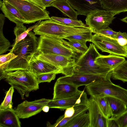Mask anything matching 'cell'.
I'll list each match as a JSON object with an SVG mask.
<instances>
[{
    "mask_svg": "<svg viewBox=\"0 0 127 127\" xmlns=\"http://www.w3.org/2000/svg\"><path fill=\"white\" fill-rule=\"evenodd\" d=\"M38 39L34 33L31 31L24 39L9 50V52L17 56L9 62L0 76L4 73L18 70H28L29 63L36 54Z\"/></svg>",
    "mask_w": 127,
    "mask_h": 127,
    "instance_id": "obj_1",
    "label": "cell"
},
{
    "mask_svg": "<svg viewBox=\"0 0 127 127\" xmlns=\"http://www.w3.org/2000/svg\"><path fill=\"white\" fill-rule=\"evenodd\" d=\"M3 79L17 90L22 99L25 96L28 97L31 92L39 89L36 76L28 70L4 73L0 77V80Z\"/></svg>",
    "mask_w": 127,
    "mask_h": 127,
    "instance_id": "obj_2",
    "label": "cell"
},
{
    "mask_svg": "<svg viewBox=\"0 0 127 127\" xmlns=\"http://www.w3.org/2000/svg\"><path fill=\"white\" fill-rule=\"evenodd\" d=\"M35 35H47L56 38L64 39L69 36L93 32L88 26L74 27L60 24L52 19L47 20L39 22L33 30Z\"/></svg>",
    "mask_w": 127,
    "mask_h": 127,
    "instance_id": "obj_3",
    "label": "cell"
},
{
    "mask_svg": "<svg viewBox=\"0 0 127 127\" xmlns=\"http://www.w3.org/2000/svg\"><path fill=\"white\" fill-rule=\"evenodd\" d=\"M101 55L95 45L92 43H90L87 50L84 53L81 54L76 60V65L73 74H109L112 71V69L97 64L95 62L96 58Z\"/></svg>",
    "mask_w": 127,
    "mask_h": 127,
    "instance_id": "obj_4",
    "label": "cell"
},
{
    "mask_svg": "<svg viewBox=\"0 0 127 127\" xmlns=\"http://www.w3.org/2000/svg\"><path fill=\"white\" fill-rule=\"evenodd\" d=\"M63 39L49 35H40L38 39L36 54L51 53L77 59L81 54L66 45Z\"/></svg>",
    "mask_w": 127,
    "mask_h": 127,
    "instance_id": "obj_5",
    "label": "cell"
},
{
    "mask_svg": "<svg viewBox=\"0 0 127 127\" xmlns=\"http://www.w3.org/2000/svg\"><path fill=\"white\" fill-rule=\"evenodd\" d=\"M111 77L94 82L86 87L88 94L91 97L102 95L118 99L127 105V89L113 83Z\"/></svg>",
    "mask_w": 127,
    "mask_h": 127,
    "instance_id": "obj_6",
    "label": "cell"
},
{
    "mask_svg": "<svg viewBox=\"0 0 127 127\" xmlns=\"http://www.w3.org/2000/svg\"><path fill=\"white\" fill-rule=\"evenodd\" d=\"M12 5L20 13L26 24L51 20L49 13L38 5L27 0H3Z\"/></svg>",
    "mask_w": 127,
    "mask_h": 127,
    "instance_id": "obj_7",
    "label": "cell"
},
{
    "mask_svg": "<svg viewBox=\"0 0 127 127\" xmlns=\"http://www.w3.org/2000/svg\"><path fill=\"white\" fill-rule=\"evenodd\" d=\"M34 57L55 67L65 76L72 74L76 65L75 59L61 55L51 53L37 54Z\"/></svg>",
    "mask_w": 127,
    "mask_h": 127,
    "instance_id": "obj_8",
    "label": "cell"
},
{
    "mask_svg": "<svg viewBox=\"0 0 127 127\" xmlns=\"http://www.w3.org/2000/svg\"><path fill=\"white\" fill-rule=\"evenodd\" d=\"M91 42L102 52L127 58V45H120L116 39L98 33L93 35Z\"/></svg>",
    "mask_w": 127,
    "mask_h": 127,
    "instance_id": "obj_9",
    "label": "cell"
},
{
    "mask_svg": "<svg viewBox=\"0 0 127 127\" xmlns=\"http://www.w3.org/2000/svg\"><path fill=\"white\" fill-rule=\"evenodd\" d=\"M115 15L104 9L93 10L89 13L85 19L86 25L93 31L96 32L109 27L115 18Z\"/></svg>",
    "mask_w": 127,
    "mask_h": 127,
    "instance_id": "obj_10",
    "label": "cell"
},
{
    "mask_svg": "<svg viewBox=\"0 0 127 127\" xmlns=\"http://www.w3.org/2000/svg\"><path fill=\"white\" fill-rule=\"evenodd\" d=\"M112 71L107 74L74 73L70 75L60 77L57 80L61 82L67 83L78 88L82 86H87L98 81L109 77H111Z\"/></svg>",
    "mask_w": 127,
    "mask_h": 127,
    "instance_id": "obj_11",
    "label": "cell"
},
{
    "mask_svg": "<svg viewBox=\"0 0 127 127\" xmlns=\"http://www.w3.org/2000/svg\"><path fill=\"white\" fill-rule=\"evenodd\" d=\"M50 100L42 98L32 101L25 100L18 104L14 110L19 118H28L40 112Z\"/></svg>",
    "mask_w": 127,
    "mask_h": 127,
    "instance_id": "obj_12",
    "label": "cell"
},
{
    "mask_svg": "<svg viewBox=\"0 0 127 127\" xmlns=\"http://www.w3.org/2000/svg\"><path fill=\"white\" fill-rule=\"evenodd\" d=\"M88 99L84 90L80 91L75 95L68 97L57 99H50L47 105L50 108L64 110L69 107L87 104Z\"/></svg>",
    "mask_w": 127,
    "mask_h": 127,
    "instance_id": "obj_13",
    "label": "cell"
},
{
    "mask_svg": "<svg viewBox=\"0 0 127 127\" xmlns=\"http://www.w3.org/2000/svg\"><path fill=\"white\" fill-rule=\"evenodd\" d=\"M87 104L80 105L68 108L66 109L64 114L57 120L56 122L51 124L49 122L46 124L48 127H64L67 123L75 119L81 114L88 111Z\"/></svg>",
    "mask_w": 127,
    "mask_h": 127,
    "instance_id": "obj_14",
    "label": "cell"
},
{
    "mask_svg": "<svg viewBox=\"0 0 127 127\" xmlns=\"http://www.w3.org/2000/svg\"><path fill=\"white\" fill-rule=\"evenodd\" d=\"M90 119V127H107V118L103 115L98 104L91 97L87 103Z\"/></svg>",
    "mask_w": 127,
    "mask_h": 127,
    "instance_id": "obj_15",
    "label": "cell"
},
{
    "mask_svg": "<svg viewBox=\"0 0 127 127\" xmlns=\"http://www.w3.org/2000/svg\"><path fill=\"white\" fill-rule=\"evenodd\" d=\"M78 15L87 16L91 11L102 9L101 0H66Z\"/></svg>",
    "mask_w": 127,
    "mask_h": 127,
    "instance_id": "obj_16",
    "label": "cell"
},
{
    "mask_svg": "<svg viewBox=\"0 0 127 127\" xmlns=\"http://www.w3.org/2000/svg\"><path fill=\"white\" fill-rule=\"evenodd\" d=\"M28 71L36 76L48 73H62L61 70L50 64L35 58L34 56L29 63Z\"/></svg>",
    "mask_w": 127,
    "mask_h": 127,
    "instance_id": "obj_17",
    "label": "cell"
},
{
    "mask_svg": "<svg viewBox=\"0 0 127 127\" xmlns=\"http://www.w3.org/2000/svg\"><path fill=\"white\" fill-rule=\"evenodd\" d=\"M80 90L72 84L56 81L54 87L52 99L64 98L73 96Z\"/></svg>",
    "mask_w": 127,
    "mask_h": 127,
    "instance_id": "obj_18",
    "label": "cell"
},
{
    "mask_svg": "<svg viewBox=\"0 0 127 127\" xmlns=\"http://www.w3.org/2000/svg\"><path fill=\"white\" fill-rule=\"evenodd\" d=\"M0 9L5 17L16 24H26V21L19 11L5 1L0 0Z\"/></svg>",
    "mask_w": 127,
    "mask_h": 127,
    "instance_id": "obj_19",
    "label": "cell"
},
{
    "mask_svg": "<svg viewBox=\"0 0 127 127\" xmlns=\"http://www.w3.org/2000/svg\"><path fill=\"white\" fill-rule=\"evenodd\" d=\"M19 118L12 108L0 111V127H20Z\"/></svg>",
    "mask_w": 127,
    "mask_h": 127,
    "instance_id": "obj_20",
    "label": "cell"
},
{
    "mask_svg": "<svg viewBox=\"0 0 127 127\" xmlns=\"http://www.w3.org/2000/svg\"><path fill=\"white\" fill-rule=\"evenodd\" d=\"M125 60L123 56L110 54L108 55H101L96 58L95 62L97 64L113 70Z\"/></svg>",
    "mask_w": 127,
    "mask_h": 127,
    "instance_id": "obj_21",
    "label": "cell"
},
{
    "mask_svg": "<svg viewBox=\"0 0 127 127\" xmlns=\"http://www.w3.org/2000/svg\"><path fill=\"white\" fill-rule=\"evenodd\" d=\"M102 8L115 15L127 11V0H101Z\"/></svg>",
    "mask_w": 127,
    "mask_h": 127,
    "instance_id": "obj_22",
    "label": "cell"
},
{
    "mask_svg": "<svg viewBox=\"0 0 127 127\" xmlns=\"http://www.w3.org/2000/svg\"><path fill=\"white\" fill-rule=\"evenodd\" d=\"M51 6L60 10L65 16L75 20H78V14L66 0H57L52 4Z\"/></svg>",
    "mask_w": 127,
    "mask_h": 127,
    "instance_id": "obj_23",
    "label": "cell"
},
{
    "mask_svg": "<svg viewBox=\"0 0 127 127\" xmlns=\"http://www.w3.org/2000/svg\"><path fill=\"white\" fill-rule=\"evenodd\" d=\"M105 97L108 102L111 111L112 115L111 118H115L127 109V105L120 100L110 96Z\"/></svg>",
    "mask_w": 127,
    "mask_h": 127,
    "instance_id": "obj_24",
    "label": "cell"
},
{
    "mask_svg": "<svg viewBox=\"0 0 127 127\" xmlns=\"http://www.w3.org/2000/svg\"><path fill=\"white\" fill-rule=\"evenodd\" d=\"M39 23L29 28L28 29L23 24H16L14 30V33L16 36L15 41L12 45V47L15 46L19 42L24 39L28 35L29 32L34 29Z\"/></svg>",
    "mask_w": 127,
    "mask_h": 127,
    "instance_id": "obj_25",
    "label": "cell"
},
{
    "mask_svg": "<svg viewBox=\"0 0 127 127\" xmlns=\"http://www.w3.org/2000/svg\"><path fill=\"white\" fill-rule=\"evenodd\" d=\"M111 77L114 80L127 82V60L113 69Z\"/></svg>",
    "mask_w": 127,
    "mask_h": 127,
    "instance_id": "obj_26",
    "label": "cell"
},
{
    "mask_svg": "<svg viewBox=\"0 0 127 127\" xmlns=\"http://www.w3.org/2000/svg\"><path fill=\"white\" fill-rule=\"evenodd\" d=\"M64 127H90V119L88 113H84L79 115Z\"/></svg>",
    "mask_w": 127,
    "mask_h": 127,
    "instance_id": "obj_27",
    "label": "cell"
},
{
    "mask_svg": "<svg viewBox=\"0 0 127 127\" xmlns=\"http://www.w3.org/2000/svg\"><path fill=\"white\" fill-rule=\"evenodd\" d=\"M91 97L96 102L104 116L107 118L111 117L112 115L111 111L108 102L105 96L101 95L97 97Z\"/></svg>",
    "mask_w": 127,
    "mask_h": 127,
    "instance_id": "obj_28",
    "label": "cell"
},
{
    "mask_svg": "<svg viewBox=\"0 0 127 127\" xmlns=\"http://www.w3.org/2000/svg\"><path fill=\"white\" fill-rule=\"evenodd\" d=\"M51 19L58 23L67 26L74 27H85L87 25L81 20H75L71 18L59 17L54 16Z\"/></svg>",
    "mask_w": 127,
    "mask_h": 127,
    "instance_id": "obj_29",
    "label": "cell"
},
{
    "mask_svg": "<svg viewBox=\"0 0 127 127\" xmlns=\"http://www.w3.org/2000/svg\"><path fill=\"white\" fill-rule=\"evenodd\" d=\"M93 33V32H87L68 36L64 39L68 40H73L81 43L85 46H87L86 42L87 41L91 42Z\"/></svg>",
    "mask_w": 127,
    "mask_h": 127,
    "instance_id": "obj_30",
    "label": "cell"
},
{
    "mask_svg": "<svg viewBox=\"0 0 127 127\" xmlns=\"http://www.w3.org/2000/svg\"><path fill=\"white\" fill-rule=\"evenodd\" d=\"M14 92V88L11 86L6 92L4 98L0 105V111L12 108V100Z\"/></svg>",
    "mask_w": 127,
    "mask_h": 127,
    "instance_id": "obj_31",
    "label": "cell"
},
{
    "mask_svg": "<svg viewBox=\"0 0 127 127\" xmlns=\"http://www.w3.org/2000/svg\"><path fill=\"white\" fill-rule=\"evenodd\" d=\"M17 56L13 53L9 52L0 56V74L1 75L9 62Z\"/></svg>",
    "mask_w": 127,
    "mask_h": 127,
    "instance_id": "obj_32",
    "label": "cell"
},
{
    "mask_svg": "<svg viewBox=\"0 0 127 127\" xmlns=\"http://www.w3.org/2000/svg\"><path fill=\"white\" fill-rule=\"evenodd\" d=\"M4 24L0 23V55H2L9 50L10 46V43L9 41L4 36L2 29Z\"/></svg>",
    "mask_w": 127,
    "mask_h": 127,
    "instance_id": "obj_33",
    "label": "cell"
},
{
    "mask_svg": "<svg viewBox=\"0 0 127 127\" xmlns=\"http://www.w3.org/2000/svg\"><path fill=\"white\" fill-rule=\"evenodd\" d=\"M63 40L66 45L72 48L81 54L85 53L88 49L87 46H85L81 43L73 40H70L68 41L64 39H63Z\"/></svg>",
    "mask_w": 127,
    "mask_h": 127,
    "instance_id": "obj_34",
    "label": "cell"
},
{
    "mask_svg": "<svg viewBox=\"0 0 127 127\" xmlns=\"http://www.w3.org/2000/svg\"><path fill=\"white\" fill-rule=\"evenodd\" d=\"M57 74L55 73H48L39 75L36 77L39 84L43 82L50 83L55 79Z\"/></svg>",
    "mask_w": 127,
    "mask_h": 127,
    "instance_id": "obj_35",
    "label": "cell"
},
{
    "mask_svg": "<svg viewBox=\"0 0 127 127\" xmlns=\"http://www.w3.org/2000/svg\"><path fill=\"white\" fill-rule=\"evenodd\" d=\"M115 118L119 127H127V108L122 114Z\"/></svg>",
    "mask_w": 127,
    "mask_h": 127,
    "instance_id": "obj_36",
    "label": "cell"
},
{
    "mask_svg": "<svg viewBox=\"0 0 127 127\" xmlns=\"http://www.w3.org/2000/svg\"><path fill=\"white\" fill-rule=\"evenodd\" d=\"M93 32L104 35L115 39L118 32L114 31L111 28L108 27L97 32Z\"/></svg>",
    "mask_w": 127,
    "mask_h": 127,
    "instance_id": "obj_37",
    "label": "cell"
},
{
    "mask_svg": "<svg viewBox=\"0 0 127 127\" xmlns=\"http://www.w3.org/2000/svg\"><path fill=\"white\" fill-rule=\"evenodd\" d=\"M115 39L119 44L122 46L127 45V34L126 32H121L120 31L118 32Z\"/></svg>",
    "mask_w": 127,
    "mask_h": 127,
    "instance_id": "obj_38",
    "label": "cell"
},
{
    "mask_svg": "<svg viewBox=\"0 0 127 127\" xmlns=\"http://www.w3.org/2000/svg\"><path fill=\"white\" fill-rule=\"evenodd\" d=\"M119 127L118 124L115 118L110 117L108 118L107 127Z\"/></svg>",
    "mask_w": 127,
    "mask_h": 127,
    "instance_id": "obj_39",
    "label": "cell"
},
{
    "mask_svg": "<svg viewBox=\"0 0 127 127\" xmlns=\"http://www.w3.org/2000/svg\"><path fill=\"white\" fill-rule=\"evenodd\" d=\"M57 0H42V2L43 5L46 8L51 6L53 3Z\"/></svg>",
    "mask_w": 127,
    "mask_h": 127,
    "instance_id": "obj_40",
    "label": "cell"
},
{
    "mask_svg": "<svg viewBox=\"0 0 127 127\" xmlns=\"http://www.w3.org/2000/svg\"><path fill=\"white\" fill-rule=\"evenodd\" d=\"M32 2L39 6L44 9H46V8L43 5L42 0H27Z\"/></svg>",
    "mask_w": 127,
    "mask_h": 127,
    "instance_id": "obj_41",
    "label": "cell"
},
{
    "mask_svg": "<svg viewBox=\"0 0 127 127\" xmlns=\"http://www.w3.org/2000/svg\"><path fill=\"white\" fill-rule=\"evenodd\" d=\"M49 107L48 106L46 105L43 107L42 110L44 112H47L49 111Z\"/></svg>",
    "mask_w": 127,
    "mask_h": 127,
    "instance_id": "obj_42",
    "label": "cell"
},
{
    "mask_svg": "<svg viewBox=\"0 0 127 127\" xmlns=\"http://www.w3.org/2000/svg\"><path fill=\"white\" fill-rule=\"evenodd\" d=\"M121 20L123 22L127 23V16L121 19Z\"/></svg>",
    "mask_w": 127,
    "mask_h": 127,
    "instance_id": "obj_43",
    "label": "cell"
}]
</instances>
